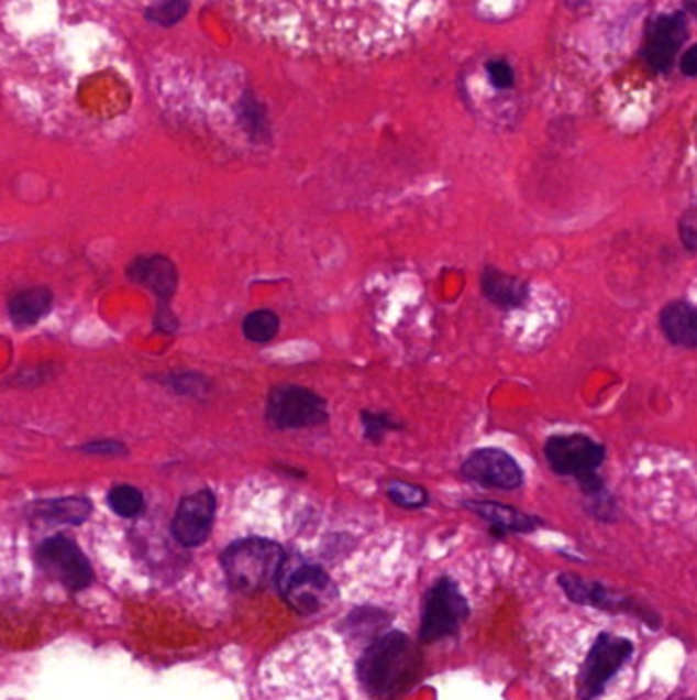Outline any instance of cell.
I'll use <instances>...</instances> for the list:
<instances>
[{
	"mask_svg": "<svg viewBox=\"0 0 697 700\" xmlns=\"http://www.w3.org/2000/svg\"><path fill=\"white\" fill-rule=\"evenodd\" d=\"M262 700H373L350 666L344 643L306 631L280 643L258 674Z\"/></svg>",
	"mask_w": 697,
	"mask_h": 700,
	"instance_id": "cell-1",
	"label": "cell"
},
{
	"mask_svg": "<svg viewBox=\"0 0 697 700\" xmlns=\"http://www.w3.org/2000/svg\"><path fill=\"white\" fill-rule=\"evenodd\" d=\"M422 657L418 643L403 631L380 633L363 649L356 661L358 682L370 697L391 699L418 680Z\"/></svg>",
	"mask_w": 697,
	"mask_h": 700,
	"instance_id": "cell-2",
	"label": "cell"
},
{
	"mask_svg": "<svg viewBox=\"0 0 697 700\" xmlns=\"http://www.w3.org/2000/svg\"><path fill=\"white\" fill-rule=\"evenodd\" d=\"M285 559L287 554L276 540L247 537L228 545L221 555V568L232 590L252 594L276 582Z\"/></svg>",
	"mask_w": 697,
	"mask_h": 700,
	"instance_id": "cell-3",
	"label": "cell"
},
{
	"mask_svg": "<svg viewBox=\"0 0 697 700\" xmlns=\"http://www.w3.org/2000/svg\"><path fill=\"white\" fill-rule=\"evenodd\" d=\"M275 583L283 600L299 614L321 613L338 599L330 573L299 555H287Z\"/></svg>",
	"mask_w": 697,
	"mask_h": 700,
	"instance_id": "cell-4",
	"label": "cell"
},
{
	"mask_svg": "<svg viewBox=\"0 0 697 700\" xmlns=\"http://www.w3.org/2000/svg\"><path fill=\"white\" fill-rule=\"evenodd\" d=\"M266 420L275 430L316 428L330 420L328 402L321 395L295 385H275L266 400Z\"/></svg>",
	"mask_w": 697,
	"mask_h": 700,
	"instance_id": "cell-5",
	"label": "cell"
},
{
	"mask_svg": "<svg viewBox=\"0 0 697 700\" xmlns=\"http://www.w3.org/2000/svg\"><path fill=\"white\" fill-rule=\"evenodd\" d=\"M632 642L618 635L601 633L583 661L577 680V697L582 700L599 699L606 692L611 678L622 670L626 661L632 657Z\"/></svg>",
	"mask_w": 697,
	"mask_h": 700,
	"instance_id": "cell-6",
	"label": "cell"
},
{
	"mask_svg": "<svg viewBox=\"0 0 697 700\" xmlns=\"http://www.w3.org/2000/svg\"><path fill=\"white\" fill-rule=\"evenodd\" d=\"M468 616V602L458 583L451 578H440L423 600L420 639L434 643L452 637Z\"/></svg>",
	"mask_w": 697,
	"mask_h": 700,
	"instance_id": "cell-7",
	"label": "cell"
},
{
	"mask_svg": "<svg viewBox=\"0 0 697 700\" xmlns=\"http://www.w3.org/2000/svg\"><path fill=\"white\" fill-rule=\"evenodd\" d=\"M35 559L47 576L58 580L70 592H80L95 580L87 555L82 554V549L73 539L64 535H54L45 539L37 547Z\"/></svg>",
	"mask_w": 697,
	"mask_h": 700,
	"instance_id": "cell-8",
	"label": "cell"
},
{
	"mask_svg": "<svg viewBox=\"0 0 697 700\" xmlns=\"http://www.w3.org/2000/svg\"><path fill=\"white\" fill-rule=\"evenodd\" d=\"M544 455L552 471L558 475H571L577 482L597 473L606 459V447L587 435H552L544 445Z\"/></svg>",
	"mask_w": 697,
	"mask_h": 700,
	"instance_id": "cell-9",
	"label": "cell"
},
{
	"mask_svg": "<svg viewBox=\"0 0 697 700\" xmlns=\"http://www.w3.org/2000/svg\"><path fill=\"white\" fill-rule=\"evenodd\" d=\"M466 482L479 483L483 488L495 490H516L523 483V471L520 463L495 447H485L471 452L461 467Z\"/></svg>",
	"mask_w": 697,
	"mask_h": 700,
	"instance_id": "cell-10",
	"label": "cell"
},
{
	"mask_svg": "<svg viewBox=\"0 0 697 700\" xmlns=\"http://www.w3.org/2000/svg\"><path fill=\"white\" fill-rule=\"evenodd\" d=\"M218 497L211 490H199L195 494L182 497L176 506L173 518V535L175 539L187 547H201L209 539L211 528L215 523Z\"/></svg>",
	"mask_w": 697,
	"mask_h": 700,
	"instance_id": "cell-11",
	"label": "cell"
},
{
	"mask_svg": "<svg viewBox=\"0 0 697 700\" xmlns=\"http://www.w3.org/2000/svg\"><path fill=\"white\" fill-rule=\"evenodd\" d=\"M687 35V21L682 13L661 15L653 19L646 28L644 37V58L651 68L665 73L677 58V52Z\"/></svg>",
	"mask_w": 697,
	"mask_h": 700,
	"instance_id": "cell-12",
	"label": "cell"
},
{
	"mask_svg": "<svg viewBox=\"0 0 697 700\" xmlns=\"http://www.w3.org/2000/svg\"><path fill=\"white\" fill-rule=\"evenodd\" d=\"M125 275L133 283L147 287L158 297L161 304L170 302L178 289V271H176L175 263L164 254L135 256L128 264Z\"/></svg>",
	"mask_w": 697,
	"mask_h": 700,
	"instance_id": "cell-13",
	"label": "cell"
},
{
	"mask_svg": "<svg viewBox=\"0 0 697 700\" xmlns=\"http://www.w3.org/2000/svg\"><path fill=\"white\" fill-rule=\"evenodd\" d=\"M90 512H92V504L85 496L40 500L30 506L31 518L44 525H82L90 518Z\"/></svg>",
	"mask_w": 697,
	"mask_h": 700,
	"instance_id": "cell-14",
	"label": "cell"
},
{
	"mask_svg": "<svg viewBox=\"0 0 697 700\" xmlns=\"http://www.w3.org/2000/svg\"><path fill=\"white\" fill-rule=\"evenodd\" d=\"M661 330L675 347L697 350V306L675 299L661 309Z\"/></svg>",
	"mask_w": 697,
	"mask_h": 700,
	"instance_id": "cell-15",
	"label": "cell"
},
{
	"mask_svg": "<svg viewBox=\"0 0 697 700\" xmlns=\"http://www.w3.org/2000/svg\"><path fill=\"white\" fill-rule=\"evenodd\" d=\"M558 583H561V588L565 590V594L573 602L587 604V606H597V609H604V611H626V613H630V611L634 613L637 611L630 600L613 594L608 588H604L601 583L587 582V580L571 576V573H561Z\"/></svg>",
	"mask_w": 697,
	"mask_h": 700,
	"instance_id": "cell-16",
	"label": "cell"
},
{
	"mask_svg": "<svg viewBox=\"0 0 697 700\" xmlns=\"http://www.w3.org/2000/svg\"><path fill=\"white\" fill-rule=\"evenodd\" d=\"M480 289L483 295L501 309H516L522 307L530 297V287L522 278L508 275L495 266H487L480 275Z\"/></svg>",
	"mask_w": 697,
	"mask_h": 700,
	"instance_id": "cell-17",
	"label": "cell"
},
{
	"mask_svg": "<svg viewBox=\"0 0 697 700\" xmlns=\"http://www.w3.org/2000/svg\"><path fill=\"white\" fill-rule=\"evenodd\" d=\"M465 508L485 518L499 533H530L542 525V521L536 516L487 500H468L465 502Z\"/></svg>",
	"mask_w": 697,
	"mask_h": 700,
	"instance_id": "cell-18",
	"label": "cell"
},
{
	"mask_svg": "<svg viewBox=\"0 0 697 700\" xmlns=\"http://www.w3.org/2000/svg\"><path fill=\"white\" fill-rule=\"evenodd\" d=\"M54 307V293L49 287H30L21 289L9 299V318L16 328H31L37 321L44 320L45 316Z\"/></svg>",
	"mask_w": 697,
	"mask_h": 700,
	"instance_id": "cell-19",
	"label": "cell"
},
{
	"mask_svg": "<svg viewBox=\"0 0 697 700\" xmlns=\"http://www.w3.org/2000/svg\"><path fill=\"white\" fill-rule=\"evenodd\" d=\"M278 330H280V318L273 309L250 311L242 321V332L250 342H256V344L270 342L278 335Z\"/></svg>",
	"mask_w": 697,
	"mask_h": 700,
	"instance_id": "cell-20",
	"label": "cell"
},
{
	"mask_svg": "<svg viewBox=\"0 0 697 700\" xmlns=\"http://www.w3.org/2000/svg\"><path fill=\"white\" fill-rule=\"evenodd\" d=\"M107 504L121 518H135L146 508L144 494L135 485H128V483L111 488L107 494Z\"/></svg>",
	"mask_w": 697,
	"mask_h": 700,
	"instance_id": "cell-21",
	"label": "cell"
},
{
	"mask_svg": "<svg viewBox=\"0 0 697 700\" xmlns=\"http://www.w3.org/2000/svg\"><path fill=\"white\" fill-rule=\"evenodd\" d=\"M387 496L392 504L407 508V511H418V508L428 506V502H430V496L422 485L401 482V480H391L387 483Z\"/></svg>",
	"mask_w": 697,
	"mask_h": 700,
	"instance_id": "cell-22",
	"label": "cell"
},
{
	"mask_svg": "<svg viewBox=\"0 0 697 700\" xmlns=\"http://www.w3.org/2000/svg\"><path fill=\"white\" fill-rule=\"evenodd\" d=\"M162 385L175 390L176 394L187 397H203L209 392V380H204L201 373L195 371H176L162 378Z\"/></svg>",
	"mask_w": 697,
	"mask_h": 700,
	"instance_id": "cell-23",
	"label": "cell"
},
{
	"mask_svg": "<svg viewBox=\"0 0 697 700\" xmlns=\"http://www.w3.org/2000/svg\"><path fill=\"white\" fill-rule=\"evenodd\" d=\"M361 423H363L364 437L373 442H380L385 435L401 428V424L395 423L389 414L370 412V409L361 412Z\"/></svg>",
	"mask_w": 697,
	"mask_h": 700,
	"instance_id": "cell-24",
	"label": "cell"
},
{
	"mask_svg": "<svg viewBox=\"0 0 697 700\" xmlns=\"http://www.w3.org/2000/svg\"><path fill=\"white\" fill-rule=\"evenodd\" d=\"M123 2H128L131 7L147 4V13H150V11L154 9V4H156V0H123ZM187 4H189V0H164L161 11L154 15L152 21H156V23H161V25H173L180 17L185 15Z\"/></svg>",
	"mask_w": 697,
	"mask_h": 700,
	"instance_id": "cell-25",
	"label": "cell"
},
{
	"mask_svg": "<svg viewBox=\"0 0 697 700\" xmlns=\"http://www.w3.org/2000/svg\"><path fill=\"white\" fill-rule=\"evenodd\" d=\"M80 451L87 455H99V457H125L128 447L123 442H119L115 438H102V440H92L80 447Z\"/></svg>",
	"mask_w": 697,
	"mask_h": 700,
	"instance_id": "cell-26",
	"label": "cell"
},
{
	"mask_svg": "<svg viewBox=\"0 0 697 700\" xmlns=\"http://www.w3.org/2000/svg\"><path fill=\"white\" fill-rule=\"evenodd\" d=\"M677 228H679L683 247L692 252H697V207L683 214Z\"/></svg>",
	"mask_w": 697,
	"mask_h": 700,
	"instance_id": "cell-27",
	"label": "cell"
},
{
	"mask_svg": "<svg viewBox=\"0 0 697 700\" xmlns=\"http://www.w3.org/2000/svg\"><path fill=\"white\" fill-rule=\"evenodd\" d=\"M487 74H489V80H491L494 87H513V70H511V66H509L508 62H504V59L489 62V64H487Z\"/></svg>",
	"mask_w": 697,
	"mask_h": 700,
	"instance_id": "cell-28",
	"label": "cell"
},
{
	"mask_svg": "<svg viewBox=\"0 0 697 700\" xmlns=\"http://www.w3.org/2000/svg\"><path fill=\"white\" fill-rule=\"evenodd\" d=\"M156 328H158L161 332H166V335H173V332L178 330V320L173 316L168 302L161 304V309H158V314H156Z\"/></svg>",
	"mask_w": 697,
	"mask_h": 700,
	"instance_id": "cell-29",
	"label": "cell"
},
{
	"mask_svg": "<svg viewBox=\"0 0 697 700\" xmlns=\"http://www.w3.org/2000/svg\"><path fill=\"white\" fill-rule=\"evenodd\" d=\"M682 70L687 76H697V45L689 47L682 58Z\"/></svg>",
	"mask_w": 697,
	"mask_h": 700,
	"instance_id": "cell-30",
	"label": "cell"
},
{
	"mask_svg": "<svg viewBox=\"0 0 697 700\" xmlns=\"http://www.w3.org/2000/svg\"><path fill=\"white\" fill-rule=\"evenodd\" d=\"M687 2V9L697 17V0H685Z\"/></svg>",
	"mask_w": 697,
	"mask_h": 700,
	"instance_id": "cell-31",
	"label": "cell"
}]
</instances>
